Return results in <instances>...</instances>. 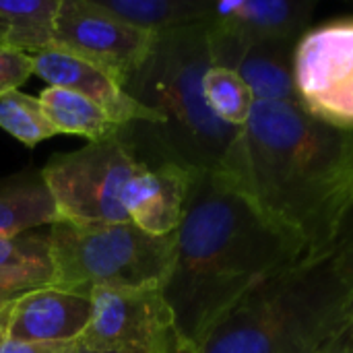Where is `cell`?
<instances>
[{"label":"cell","mask_w":353,"mask_h":353,"mask_svg":"<svg viewBox=\"0 0 353 353\" xmlns=\"http://www.w3.org/2000/svg\"><path fill=\"white\" fill-rule=\"evenodd\" d=\"M316 2L308 0H234L209 2L207 31L238 46L292 41L312 25Z\"/></svg>","instance_id":"10"},{"label":"cell","mask_w":353,"mask_h":353,"mask_svg":"<svg viewBox=\"0 0 353 353\" xmlns=\"http://www.w3.org/2000/svg\"><path fill=\"white\" fill-rule=\"evenodd\" d=\"M143 165L122 139H112L50 157L41 178L60 219L124 223L130 221L124 194Z\"/></svg>","instance_id":"6"},{"label":"cell","mask_w":353,"mask_h":353,"mask_svg":"<svg viewBox=\"0 0 353 353\" xmlns=\"http://www.w3.org/2000/svg\"><path fill=\"white\" fill-rule=\"evenodd\" d=\"M33 74V58L23 52L0 48V95L17 91Z\"/></svg>","instance_id":"24"},{"label":"cell","mask_w":353,"mask_h":353,"mask_svg":"<svg viewBox=\"0 0 353 353\" xmlns=\"http://www.w3.org/2000/svg\"><path fill=\"white\" fill-rule=\"evenodd\" d=\"M10 306H12V302H8V304H0V347H2V345H4V341H6V329H8Z\"/></svg>","instance_id":"27"},{"label":"cell","mask_w":353,"mask_h":353,"mask_svg":"<svg viewBox=\"0 0 353 353\" xmlns=\"http://www.w3.org/2000/svg\"><path fill=\"white\" fill-rule=\"evenodd\" d=\"M79 350V341H52V343H21V341H4L0 353H74Z\"/></svg>","instance_id":"25"},{"label":"cell","mask_w":353,"mask_h":353,"mask_svg":"<svg viewBox=\"0 0 353 353\" xmlns=\"http://www.w3.org/2000/svg\"><path fill=\"white\" fill-rule=\"evenodd\" d=\"M60 219L41 172H25L0 182V238H12Z\"/></svg>","instance_id":"15"},{"label":"cell","mask_w":353,"mask_h":353,"mask_svg":"<svg viewBox=\"0 0 353 353\" xmlns=\"http://www.w3.org/2000/svg\"><path fill=\"white\" fill-rule=\"evenodd\" d=\"M79 345L97 353H170L180 333L161 285L97 288Z\"/></svg>","instance_id":"8"},{"label":"cell","mask_w":353,"mask_h":353,"mask_svg":"<svg viewBox=\"0 0 353 353\" xmlns=\"http://www.w3.org/2000/svg\"><path fill=\"white\" fill-rule=\"evenodd\" d=\"M91 319V298L41 288L14 300L6 339L21 343L79 341Z\"/></svg>","instance_id":"14"},{"label":"cell","mask_w":353,"mask_h":353,"mask_svg":"<svg viewBox=\"0 0 353 353\" xmlns=\"http://www.w3.org/2000/svg\"><path fill=\"white\" fill-rule=\"evenodd\" d=\"M196 174L176 163L143 165L124 194V209L130 221L149 236L176 234Z\"/></svg>","instance_id":"12"},{"label":"cell","mask_w":353,"mask_h":353,"mask_svg":"<svg viewBox=\"0 0 353 353\" xmlns=\"http://www.w3.org/2000/svg\"><path fill=\"white\" fill-rule=\"evenodd\" d=\"M294 46L292 41L238 46L209 35L213 64L234 68L248 85L254 103H298L292 68Z\"/></svg>","instance_id":"13"},{"label":"cell","mask_w":353,"mask_h":353,"mask_svg":"<svg viewBox=\"0 0 353 353\" xmlns=\"http://www.w3.org/2000/svg\"><path fill=\"white\" fill-rule=\"evenodd\" d=\"M29 265L52 267L48 232H27L12 238H0V269Z\"/></svg>","instance_id":"21"},{"label":"cell","mask_w":353,"mask_h":353,"mask_svg":"<svg viewBox=\"0 0 353 353\" xmlns=\"http://www.w3.org/2000/svg\"><path fill=\"white\" fill-rule=\"evenodd\" d=\"M60 0H0V48L39 54L52 46Z\"/></svg>","instance_id":"16"},{"label":"cell","mask_w":353,"mask_h":353,"mask_svg":"<svg viewBox=\"0 0 353 353\" xmlns=\"http://www.w3.org/2000/svg\"><path fill=\"white\" fill-rule=\"evenodd\" d=\"M323 353H353V333L345 331L335 343H331Z\"/></svg>","instance_id":"26"},{"label":"cell","mask_w":353,"mask_h":353,"mask_svg":"<svg viewBox=\"0 0 353 353\" xmlns=\"http://www.w3.org/2000/svg\"><path fill=\"white\" fill-rule=\"evenodd\" d=\"M33 72L41 77L48 87H60L83 95L101 108L112 120L120 126L128 124H149L155 126L157 116L139 103L126 89H122L116 81H112L105 72L91 66L89 62L60 52L56 48H48L39 54H33Z\"/></svg>","instance_id":"11"},{"label":"cell","mask_w":353,"mask_h":353,"mask_svg":"<svg viewBox=\"0 0 353 353\" xmlns=\"http://www.w3.org/2000/svg\"><path fill=\"white\" fill-rule=\"evenodd\" d=\"M213 64L205 23L159 35L126 91L157 116V124H128L120 139L145 165L176 163L190 172H223L242 128L221 122L207 105L203 77Z\"/></svg>","instance_id":"3"},{"label":"cell","mask_w":353,"mask_h":353,"mask_svg":"<svg viewBox=\"0 0 353 353\" xmlns=\"http://www.w3.org/2000/svg\"><path fill=\"white\" fill-rule=\"evenodd\" d=\"M52 285V267H10L0 269V304L14 302L29 292Z\"/></svg>","instance_id":"22"},{"label":"cell","mask_w":353,"mask_h":353,"mask_svg":"<svg viewBox=\"0 0 353 353\" xmlns=\"http://www.w3.org/2000/svg\"><path fill=\"white\" fill-rule=\"evenodd\" d=\"M157 39V33L132 27L91 0H60L50 48L89 62L126 89L151 58Z\"/></svg>","instance_id":"9"},{"label":"cell","mask_w":353,"mask_h":353,"mask_svg":"<svg viewBox=\"0 0 353 353\" xmlns=\"http://www.w3.org/2000/svg\"><path fill=\"white\" fill-rule=\"evenodd\" d=\"M350 327V290L331 250L265 279L192 343L199 353H323Z\"/></svg>","instance_id":"4"},{"label":"cell","mask_w":353,"mask_h":353,"mask_svg":"<svg viewBox=\"0 0 353 353\" xmlns=\"http://www.w3.org/2000/svg\"><path fill=\"white\" fill-rule=\"evenodd\" d=\"M345 277L347 290H350V327L347 331L353 333V209L343 219L331 248H329Z\"/></svg>","instance_id":"23"},{"label":"cell","mask_w":353,"mask_h":353,"mask_svg":"<svg viewBox=\"0 0 353 353\" xmlns=\"http://www.w3.org/2000/svg\"><path fill=\"white\" fill-rule=\"evenodd\" d=\"M170 353H199V352H196V347H194L190 341H186L184 337H178V339H176V343H174V347L170 350Z\"/></svg>","instance_id":"28"},{"label":"cell","mask_w":353,"mask_h":353,"mask_svg":"<svg viewBox=\"0 0 353 353\" xmlns=\"http://www.w3.org/2000/svg\"><path fill=\"white\" fill-rule=\"evenodd\" d=\"M292 68L300 108L353 130V14L310 27L294 46Z\"/></svg>","instance_id":"7"},{"label":"cell","mask_w":353,"mask_h":353,"mask_svg":"<svg viewBox=\"0 0 353 353\" xmlns=\"http://www.w3.org/2000/svg\"><path fill=\"white\" fill-rule=\"evenodd\" d=\"M0 128L27 147L58 137V130L48 120L39 97L23 91H8L0 95Z\"/></svg>","instance_id":"20"},{"label":"cell","mask_w":353,"mask_h":353,"mask_svg":"<svg viewBox=\"0 0 353 353\" xmlns=\"http://www.w3.org/2000/svg\"><path fill=\"white\" fill-rule=\"evenodd\" d=\"M39 101L58 134H74L85 137L89 143H105L120 139L124 130V126L112 120L101 108L74 91L46 87L39 95Z\"/></svg>","instance_id":"17"},{"label":"cell","mask_w":353,"mask_h":353,"mask_svg":"<svg viewBox=\"0 0 353 353\" xmlns=\"http://www.w3.org/2000/svg\"><path fill=\"white\" fill-rule=\"evenodd\" d=\"M48 234L50 288L83 298L97 288H163L176 261V234L149 236L132 221L58 219Z\"/></svg>","instance_id":"5"},{"label":"cell","mask_w":353,"mask_h":353,"mask_svg":"<svg viewBox=\"0 0 353 353\" xmlns=\"http://www.w3.org/2000/svg\"><path fill=\"white\" fill-rule=\"evenodd\" d=\"M108 14L163 35L182 27L205 23L209 2L205 0H91Z\"/></svg>","instance_id":"18"},{"label":"cell","mask_w":353,"mask_h":353,"mask_svg":"<svg viewBox=\"0 0 353 353\" xmlns=\"http://www.w3.org/2000/svg\"><path fill=\"white\" fill-rule=\"evenodd\" d=\"M74 353H97V352H89V350H83V347L79 345V350H77V352H74Z\"/></svg>","instance_id":"29"},{"label":"cell","mask_w":353,"mask_h":353,"mask_svg":"<svg viewBox=\"0 0 353 353\" xmlns=\"http://www.w3.org/2000/svg\"><path fill=\"white\" fill-rule=\"evenodd\" d=\"M304 259V244L265 217L232 180L199 172L163 285L176 331L196 343L244 294Z\"/></svg>","instance_id":"2"},{"label":"cell","mask_w":353,"mask_h":353,"mask_svg":"<svg viewBox=\"0 0 353 353\" xmlns=\"http://www.w3.org/2000/svg\"><path fill=\"white\" fill-rule=\"evenodd\" d=\"M203 95L209 110L225 124L242 128L254 105L252 93L242 77L228 66L211 64L203 77Z\"/></svg>","instance_id":"19"},{"label":"cell","mask_w":353,"mask_h":353,"mask_svg":"<svg viewBox=\"0 0 353 353\" xmlns=\"http://www.w3.org/2000/svg\"><path fill=\"white\" fill-rule=\"evenodd\" d=\"M219 174L314 256L353 209V130L298 103H254Z\"/></svg>","instance_id":"1"}]
</instances>
